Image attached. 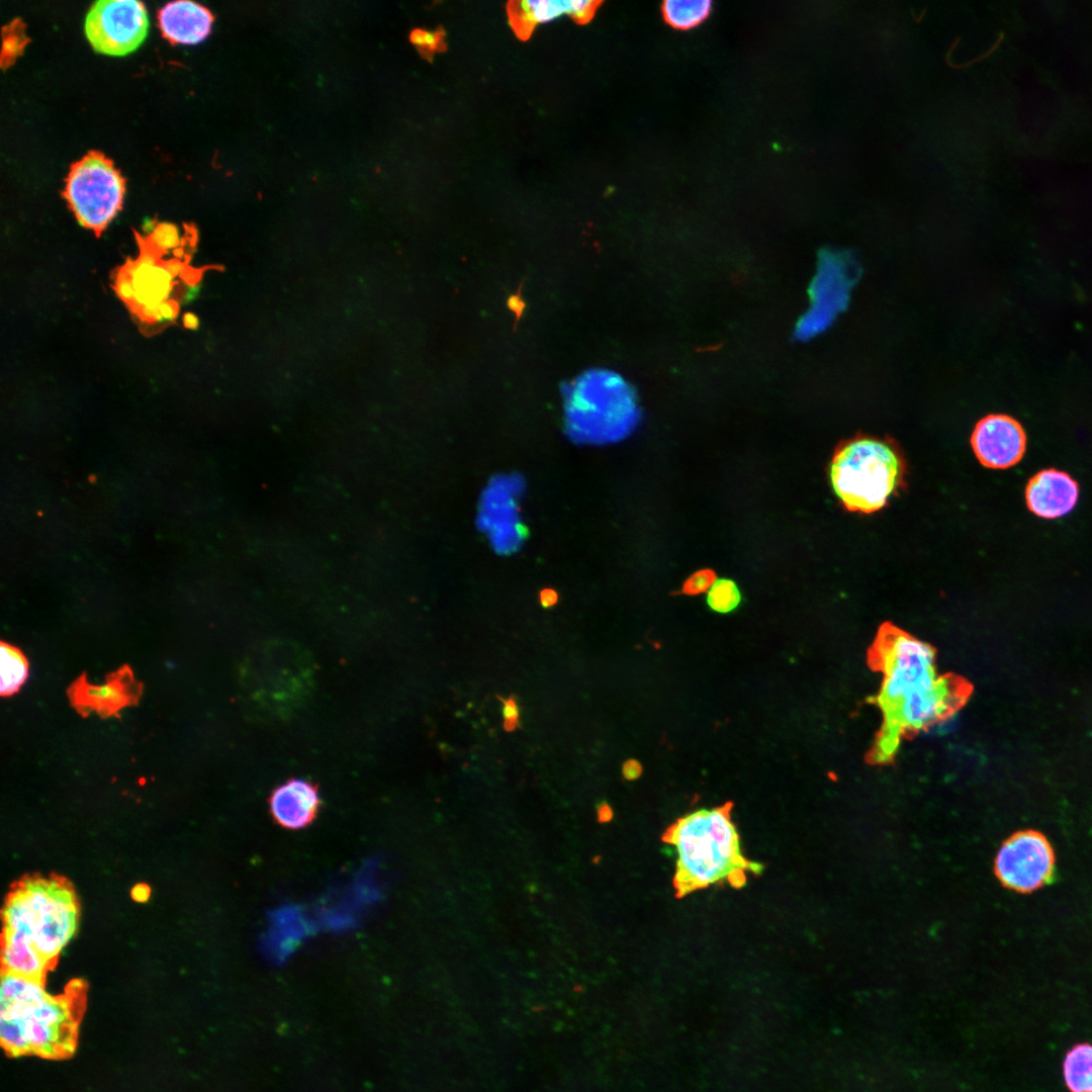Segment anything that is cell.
<instances>
[{"mask_svg":"<svg viewBox=\"0 0 1092 1092\" xmlns=\"http://www.w3.org/2000/svg\"><path fill=\"white\" fill-rule=\"evenodd\" d=\"M612 817H613L612 808L606 802L601 803L599 805V807H598V820L601 823H606V822H609L612 819Z\"/></svg>","mask_w":1092,"mask_h":1092,"instance_id":"obj_31","label":"cell"},{"mask_svg":"<svg viewBox=\"0 0 1092 1092\" xmlns=\"http://www.w3.org/2000/svg\"><path fill=\"white\" fill-rule=\"evenodd\" d=\"M623 777L626 780L633 781L640 777L642 772V766L636 759H629L624 762L622 767Z\"/></svg>","mask_w":1092,"mask_h":1092,"instance_id":"obj_28","label":"cell"},{"mask_svg":"<svg viewBox=\"0 0 1092 1092\" xmlns=\"http://www.w3.org/2000/svg\"><path fill=\"white\" fill-rule=\"evenodd\" d=\"M122 271L130 278L134 289L131 304L136 310L159 306L169 300L173 276L164 264H159L154 250L142 252L134 262H128Z\"/></svg>","mask_w":1092,"mask_h":1092,"instance_id":"obj_17","label":"cell"},{"mask_svg":"<svg viewBox=\"0 0 1092 1092\" xmlns=\"http://www.w3.org/2000/svg\"><path fill=\"white\" fill-rule=\"evenodd\" d=\"M994 871L1006 889L1019 894L1033 893L1054 879L1055 849L1048 837L1038 830L1016 831L999 847Z\"/></svg>","mask_w":1092,"mask_h":1092,"instance_id":"obj_8","label":"cell"},{"mask_svg":"<svg viewBox=\"0 0 1092 1092\" xmlns=\"http://www.w3.org/2000/svg\"><path fill=\"white\" fill-rule=\"evenodd\" d=\"M602 1L597 0H522L511 1L507 12L511 27L522 39H527L537 25L567 15L576 23L588 22Z\"/></svg>","mask_w":1092,"mask_h":1092,"instance_id":"obj_14","label":"cell"},{"mask_svg":"<svg viewBox=\"0 0 1092 1092\" xmlns=\"http://www.w3.org/2000/svg\"><path fill=\"white\" fill-rule=\"evenodd\" d=\"M158 20L163 35L171 42L193 44L209 34L213 15L196 2L178 0L161 7Z\"/></svg>","mask_w":1092,"mask_h":1092,"instance_id":"obj_16","label":"cell"},{"mask_svg":"<svg viewBox=\"0 0 1092 1092\" xmlns=\"http://www.w3.org/2000/svg\"><path fill=\"white\" fill-rule=\"evenodd\" d=\"M268 806L277 825L294 831L314 822L322 808V799L315 784L291 778L273 789Z\"/></svg>","mask_w":1092,"mask_h":1092,"instance_id":"obj_13","label":"cell"},{"mask_svg":"<svg viewBox=\"0 0 1092 1092\" xmlns=\"http://www.w3.org/2000/svg\"><path fill=\"white\" fill-rule=\"evenodd\" d=\"M870 659L881 674L874 699L882 714L875 762H889L907 736L949 719L971 695L967 681L938 671L929 644L890 623L878 632Z\"/></svg>","mask_w":1092,"mask_h":1092,"instance_id":"obj_1","label":"cell"},{"mask_svg":"<svg viewBox=\"0 0 1092 1092\" xmlns=\"http://www.w3.org/2000/svg\"><path fill=\"white\" fill-rule=\"evenodd\" d=\"M124 191L112 161L91 151L71 165L64 196L81 225L100 232L121 208Z\"/></svg>","mask_w":1092,"mask_h":1092,"instance_id":"obj_7","label":"cell"},{"mask_svg":"<svg viewBox=\"0 0 1092 1092\" xmlns=\"http://www.w3.org/2000/svg\"><path fill=\"white\" fill-rule=\"evenodd\" d=\"M567 393L575 420L588 428L595 441L620 440L630 434L640 420L633 388L614 371H587L567 388Z\"/></svg>","mask_w":1092,"mask_h":1092,"instance_id":"obj_6","label":"cell"},{"mask_svg":"<svg viewBox=\"0 0 1092 1092\" xmlns=\"http://www.w3.org/2000/svg\"><path fill=\"white\" fill-rule=\"evenodd\" d=\"M732 802L700 809L679 817L662 834V841L676 852L672 886L676 898L710 887L728 884L742 888L748 874L759 875L762 864L742 852L740 835L732 821Z\"/></svg>","mask_w":1092,"mask_h":1092,"instance_id":"obj_2","label":"cell"},{"mask_svg":"<svg viewBox=\"0 0 1092 1092\" xmlns=\"http://www.w3.org/2000/svg\"><path fill=\"white\" fill-rule=\"evenodd\" d=\"M28 672V662L23 653L16 647L1 643V696L8 697L15 694L24 684Z\"/></svg>","mask_w":1092,"mask_h":1092,"instance_id":"obj_20","label":"cell"},{"mask_svg":"<svg viewBox=\"0 0 1092 1092\" xmlns=\"http://www.w3.org/2000/svg\"><path fill=\"white\" fill-rule=\"evenodd\" d=\"M971 445L982 465L1006 469L1022 459L1026 450V434L1014 418L991 414L976 424Z\"/></svg>","mask_w":1092,"mask_h":1092,"instance_id":"obj_11","label":"cell"},{"mask_svg":"<svg viewBox=\"0 0 1092 1092\" xmlns=\"http://www.w3.org/2000/svg\"><path fill=\"white\" fill-rule=\"evenodd\" d=\"M142 692V684L134 678L130 668L123 665L99 686L89 684L83 674L72 684L68 695L79 714L86 716L95 712L109 717L117 715L124 707L136 705Z\"/></svg>","mask_w":1092,"mask_h":1092,"instance_id":"obj_12","label":"cell"},{"mask_svg":"<svg viewBox=\"0 0 1092 1092\" xmlns=\"http://www.w3.org/2000/svg\"><path fill=\"white\" fill-rule=\"evenodd\" d=\"M503 704V727L505 731L512 732L520 727V712L516 697L511 695L507 699L497 696Z\"/></svg>","mask_w":1092,"mask_h":1092,"instance_id":"obj_25","label":"cell"},{"mask_svg":"<svg viewBox=\"0 0 1092 1092\" xmlns=\"http://www.w3.org/2000/svg\"><path fill=\"white\" fill-rule=\"evenodd\" d=\"M712 2L709 0H666L661 11L664 20L671 26L688 29L701 23L710 13Z\"/></svg>","mask_w":1092,"mask_h":1092,"instance_id":"obj_19","label":"cell"},{"mask_svg":"<svg viewBox=\"0 0 1092 1092\" xmlns=\"http://www.w3.org/2000/svg\"><path fill=\"white\" fill-rule=\"evenodd\" d=\"M716 572L711 568L699 569L684 581L678 594L697 596L706 593L716 582Z\"/></svg>","mask_w":1092,"mask_h":1092,"instance_id":"obj_23","label":"cell"},{"mask_svg":"<svg viewBox=\"0 0 1092 1092\" xmlns=\"http://www.w3.org/2000/svg\"><path fill=\"white\" fill-rule=\"evenodd\" d=\"M905 463L895 445L870 436L840 443L829 467L832 488L847 511L884 508L903 484Z\"/></svg>","mask_w":1092,"mask_h":1092,"instance_id":"obj_5","label":"cell"},{"mask_svg":"<svg viewBox=\"0 0 1092 1092\" xmlns=\"http://www.w3.org/2000/svg\"><path fill=\"white\" fill-rule=\"evenodd\" d=\"M115 290L118 296L125 302L131 303L134 296V289L130 278L121 270L117 276Z\"/></svg>","mask_w":1092,"mask_h":1092,"instance_id":"obj_26","label":"cell"},{"mask_svg":"<svg viewBox=\"0 0 1092 1092\" xmlns=\"http://www.w3.org/2000/svg\"><path fill=\"white\" fill-rule=\"evenodd\" d=\"M164 265L173 277L179 276L185 269V265L179 260H170Z\"/></svg>","mask_w":1092,"mask_h":1092,"instance_id":"obj_32","label":"cell"},{"mask_svg":"<svg viewBox=\"0 0 1092 1092\" xmlns=\"http://www.w3.org/2000/svg\"><path fill=\"white\" fill-rule=\"evenodd\" d=\"M410 40L422 56L428 58L445 48L444 32L440 30L417 28L411 32Z\"/></svg>","mask_w":1092,"mask_h":1092,"instance_id":"obj_22","label":"cell"},{"mask_svg":"<svg viewBox=\"0 0 1092 1092\" xmlns=\"http://www.w3.org/2000/svg\"><path fill=\"white\" fill-rule=\"evenodd\" d=\"M199 291H200L199 282H195V283L193 282L192 284H188L186 289H185V292L183 294V298H182L183 302L187 303L189 301L194 300L197 297V295L199 294Z\"/></svg>","mask_w":1092,"mask_h":1092,"instance_id":"obj_30","label":"cell"},{"mask_svg":"<svg viewBox=\"0 0 1092 1092\" xmlns=\"http://www.w3.org/2000/svg\"><path fill=\"white\" fill-rule=\"evenodd\" d=\"M148 28L146 6L138 0H97L84 18V33L93 50L113 57L136 50Z\"/></svg>","mask_w":1092,"mask_h":1092,"instance_id":"obj_9","label":"cell"},{"mask_svg":"<svg viewBox=\"0 0 1092 1092\" xmlns=\"http://www.w3.org/2000/svg\"><path fill=\"white\" fill-rule=\"evenodd\" d=\"M558 595L553 589H543L540 593V603L543 607H552L557 603Z\"/></svg>","mask_w":1092,"mask_h":1092,"instance_id":"obj_29","label":"cell"},{"mask_svg":"<svg viewBox=\"0 0 1092 1092\" xmlns=\"http://www.w3.org/2000/svg\"><path fill=\"white\" fill-rule=\"evenodd\" d=\"M79 905L72 886L59 877H26L11 889L2 910L3 942L23 945L52 967L74 937Z\"/></svg>","mask_w":1092,"mask_h":1092,"instance_id":"obj_4","label":"cell"},{"mask_svg":"<svg viewBox=\"0 0 1092 1092\" xmlns=\"http://www.w3.org/2000/svg\"><path fill=\"white\" fill-rule=\"evenodd\" d=\"M741 599V593L734 580L720 578L709 589L707 604L716 613L728 614L739 606Z\"/></svg>","mask_w":1092,"mask_h":1092,"instance_id":"obj_21","label":"cell"},{"mask_svg":"<svg viewBox=\"0 0 1092 1092\" xmlns=\"http://www.w3.org/2000/svg\"><path fill=\"white\" fill-rule=\"evenodd\" d=\"M1079 497L1078 482L1067 472L1056 468L1035 473L1025 487L1028 510L1043 519H1058L1069 514Z\"/></svg>","mask_w":1092,"mask_h":1092,"instance_id":"obj_15","label":"cell"},{"mask_svg":"<svg viewBox=\"0 0 1092 1092\" xmlns=\"http://www.w3.org/2000/svg\"><path fill=\"white\" fill-rule=\"evenodd\" d=\"M847 255L825 251L810 287V308L800 318L796 336L810 339L824 331L847 304L848 292L856 277V267Z\"/></svg>","mask_w":1092,"mask_h":1092,"instance_id":"obj_10","label":"cell"},{"mask_svg":"<svg viewBox=\"0 0 1092 1092\" xmlns=\"http://www.w3.org/2000/svg\"><path fill=\"white\" fill-rule=\"evenodd\" d=\"M1063 1073L1070 1092H1092V1044H1075L1065 1057Z\"/></svg>","mask_w":1092,"mask_h":1092,"instance_id":"obj_18","label":"cell"},{"mask_svg":"<svg viewBox=\"0 0 1092 1092\" xmlns=\"http://www.w3.org/2000/svg\"><path fill=\"white\" fill-rule=\"evenodd\" d=\"M151 242L155 250H177L180 245L178 229L170 223H160L152 232Z\"/></svg>","mask_w":1092,"mask_h":1092,"instance_id":"obj_24","label":"cell"},{"mask_svg":"<svg viewBox=\"0 0 1092 1092\" xmlns=\"http://www.w3.org/2000/svg\"><path fill=\"white\" fill-rule=\"evenodd\" d=\"M183 324L188 329L196 330L199 326V320L194 313L187 312L183 316Z\"/></svg>","mask_w":1092,"mask_h":1092,"instance_id":"obj_34","label":"cell"},{"mask_svg":"<svg viewBox=\"0 0 1092 1092\" xmlns=\"http://www.w3.org/2000/svg\"><path fill=\"white\" fill-rule=\"evenodd\" d=\"M82 986L53 996L43 981L2 972L0 1037L10 1055L59 1058L72 1053L76 1042Z\"/></svg>","mask_w":1092,"mask_h":1092,"instance_id":"obj_3","label":"cell"},{"mask_svg":"<svg viewBox=\"0 0 1092 1092\" xmlns=\"http://www.w3.org/2000/svg\"><path fill=\"white\" fill-rule=\"evenodd\" d=\"M150 890L145 885H139L132 890V897L138 901H145L149 897Z\"/></svg>","mask_w":1092,"mask_h":1092,"instance_id":"obj_33","label":"cell"},{"mask_svg":"<svg viewBox=\"0 0 1092 1092\" xmlns=\"http://www.w3.org/2000/svg\"><path fill=\"white\" fill-rule=\"evenodd\" d=\"M177 315V306L167 300L159 306V313L155 323L172 322Z\"/></svg>","mask_w":1092,"mask_h":1092,"instance_id":"obj_27","label":"cell"}]
</instances>
